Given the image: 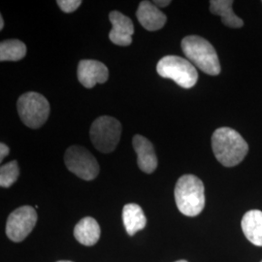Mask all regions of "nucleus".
Here are the masks:
<instances>
[{
  "label": "nucleus",
  "mask_w": 262,
  "mask_h": 262,
  "mask_svg": "<svg viewBox=\"0 0 262 262\" xmlns=\"http://www.w3.org/2000/svg\"><path fill=\"white\" fill-rule=\"evenodd\" d=\"M212 149L221 164L233 167L246 158L249 146L237 131L230 127H220L213 133Z\"/></svg>",
  "instance_id": "f257e3e1"
},
{
  "label": "nucleus",
  "mask_w": 262,
  "mask_h": 262,
  "mask_svg": "<svg viewBox=\"0 0 262 262\" xmlns=\"http://www.w3.org/2000/svg\"><path fill=\"white\" fill-rule=\"evenodd\" d=\"M174 195L179 211L187 216H196L205 207L204 184L194 175L187 174L179 179Z\"/></svg>",
  "instance_id": "f03ea898"
},
{
  "label": "nucleus",
  "mask_w": 262,
  "mask_h": 262,
  "mask_svg": "<svg viewBox=\"0 0 262 262\" xmlns=\"http://www.w3.org/2000/svg\"><path fill=\"white\" fill-rule=\"evenodd\" d=\"M182 49L192 64L208 75L216 76L221 73V63L213 45L206 39L190 35L182 41Z\"/></svg>",
  "instance_id": "7ed1b4c3"
},
{
  "label": "nucleus",
  "mask_w": 262,
  "mask_h": 262,
  "mask_svg": "<svg viewBox=\"0 0 262 262\" xmlns=\"http://www.w3.org/2000/svg\"><path fill=\"white\" fill-rule=\"evenodd\" d=\"M157 71L162 78L171 79L184 89H191L198 80L196 68L189 60L181 56L162 57L158 63Z\"/></svg>",
  "instance_id": "20e7f679"
},
{
  "label": "nucleus",
  "mask_w": 262,
  "mask_h": 262,
  "mask_svg": "<svg viewBox=\"0 0 262 262\" xmlns=\"http://www.w3.org/2000/svg\"><path fill=\"white\" fill-rule=\"evenodd\" d=\"M17 108L21 122L33 129H37L47 122L51 110L46 97L34 92L20 95Z\"/></svg>",
  "instance_id": "39448f33"
},
{
  "label": "nucleus",
  "mask_w": 262,
  "mask_h": 262,
  "mask_svg": "<svg viewBox=\"0 0 262 262\" xmlns=\"http://www.w3.org/2000/svg\"><path fill=\"white\" fill-rule=\"evenodd\" d=\"M121 122L109 116L97 118L93 122L90 130L91 140L94 148L103 154H109L115 150L121 140Z\"/></svg>",
  "instance_id": "423d86ee"
},
{
  "label": "nucleus",
  "mask_w": 262,
  "mask_h": 262,
  "mask_svg": "<svg viewBox=\"0 0 262 262\" xmlns=\"http://www.w3.org/2000/svg\"><path fill=\"white\" fill-rule=\"evenodd\" d=\"M67 169L84 181H92L99 174V164L94 156L81 146H71L66 151Z\"/></svg>",
  "instance_id": "0eeeda50"
},
{
  "label": "nucleus",
  "mask_w": 262,
  "mask_h": 262,
  "mask_svg": "<svg viewBox=\"0 0 262 262\" xmlns=\"http://www.w3.org/2000/svg\"><path fill=\"white\" fill-rule=\"evenodd\" d=\"M37 223V213L31 206L19 207L12 212L6 224V235L11 241H24Z\"/></svg>",
  "instance_id": "6e6552de"
},
{
  "label": "nucleus",
  "mask_w": 262,
  "mask_h": 262,
  "mask_svg": "<svg viewBox=\"0 0 262 262\" xmlns=\"http://www.w3.org/2000/svg\"><path fill=\"white\" fill-rule=\"evenodd\" d=\"M78 80L86 89H93L96 84H104L109 78V70L102 62L93 59H83L77 69Z\"/></svg>",
  "instance_id": "1a4fd4ad"
},
{
  "label": "nucleus",
  "mask_w": 262,
  "mask_h": 262,
  "mask_svg": "<svg viewBox=\"0 0 262 262\" xmlns=\"http://www.w3.org/2000/svg\"><path fill=\"white\" fill-rule=\"evenodd\" d=\"M112 24V29L109 38L115 45L126 47L132 43V35L134 33V25L128 17L119 11H112L109 15Z\"/></svg>",
  "instance_id": "9d476101"
},
{
  "label": "nucleus",
  "mask_w": 262,
  "mask_h": 262,
  "mask_svg": "<svg viewBox=\"0 0 262 262\" xmlns=\"http://www.w3.org/2000/svg\"><path fill=\"white\" fill-rule=\"evenodd\" d=\"M132 145L137 154L139 168L147 174L152 173L158 167V158L154 145L146 137L138 134L133 137Z\"/></svg>",
  "instance_id": "9b49d317"
},
{
  "label": "nucleus",
  "mask_w": 262,
  "mask_h": 262,
  "mask_svg": "<svg viewBox=\"0 0 262 262\" xmlns=\"http://www.w3.org/2000/svg\"><path fill=\"white\" fill-rule=\"evenodd\" d=\"M141 26L149 31H157L166 24V16L152 2L142 1L136 12Z\"/></svg>",
  "instance_id": "f8f14e48"
},
{
  "label": "nucleus",
  "mask_w": 262,
  "mask_h": 262,
  "mask_svg": "<svg viewBox=\"0 0 262 262\" xmlns=\"http://www.w3.org/2000/svg\"><path fill=\"white\" fill-rule=\"evenodd\" d=\"M241 226L246 238L254 246L262 247V212L251 210L244 215Z\"/></svg>",
  "instance_id": "ddd939ff"
},
{
  "label": "nucleus",
  "mask_w": 262,
  "mask_h": 262,
  "mask_svg": "<svg viewBox=\"0 0 262 262\" xmlns=\"http://www.w3.org/2000/svg\"><path fill=\"white\" fill-rule=\"evenodd\" d=\"M74 237L84 246H94L100 238V226L92 216L82 219L74 228Z\"/></svg>",
  "instance_id": "4468645a"
},
{
  "label": "nucleus",
  "mask_w": 262,
  "mask_h": 262,
  "mask_svg": "<svg viewBox=\"0 0 262 262\" xmlns=\"http://www.w3.org/2000/svg\"><path fill=\"white\" fill-rule=\"evenodd\" d=\"M122 222L125 230L129 236L136 234L138 231L145 228L147 225V219L139 205L129 203L122 209Z\"/></svg>",
  "instance_id": "2eb2a0df"
},
{
  "label": "nucleus",
  "mask_w": 262,
  "mask_h": 262,
  "mask_svg": "<svg viewBox=\"0 0 262 262\" xmlns=\"http://www.w3.org/2000/svg\"><path fill=\"white\" fill-rule=\"evenodd\" d=\"M232 0H211L210 12L222 18L227 28H240L244 26L243 19L237 17L232 10Z\"/></svg>",
  "instance_id": "dca6fc26"
},
{
  "label": "nucleus",
  "mask_w": 262,
  "mask_h": 262,
  "mask_svg": "<svg viewBox=\"0 0 262 262\" xmlns=\"http://www.w3.org/2000/svg\"><path fill=\"white\" fill-rule=\"evenodd\" d=\"M27 55V46L17 39L2 41L0 44L1 61H19Z\"/></svg>",
  "instance_id": "f3484780"
},
{
  "label": "nucleus",
  "mask_w": 262,
  "mask_h": 262,
  "mask_svg": "<svg viewBox=\"0 0 262 262\" xmlns=\"http://www.w3.org/2000/svg\"><path fill=\"white\" fill-rule=\"evenodd\" d=\"M19 176V168L16 160L10 161L0 168V186L10 187L13 186Z\"/></svg>",
  "instance_id": "a211bd4d"
},
{
  "label": "nucleus",
  "mask_w": 262,
  "mask_h": 262,
  "mask_svg": "<svg viewBox=\"0 0 262 262\" xmlns=\"http://www.w3.org/2000/svg\"><path fill=\"white\" fill-rule=\"evenodd\" d=\"M56 3L62 12L72 13L81 6L82 1L81 0H57Z\"/></svg>",
  "instance_id": "6ab92c4d"
},
{
  "label": "nucleus",
  "mask_w": 262,
  "mask_h": 262,
  "mask_svg": "<svg viewBox=\"0 0 262 262\" xmlns=\"http://www.w3.org/2000/svg\"><path fill=\"white\" fill-rule=\"evenodd\" d=\"M10 150L8 146L4 143L0 144V161H2L3 159H5L8 155H9Z\"/></svg>",
  "instance_id": "aec40b11"
},
{
  "label": "nucleus",
  "mask_w": 262,
  "mask_h": 262,
  "mask_svg": "<svg viewBox=\"0 0 262 262\" xmlns=\"http://www.w3.org/2000/svg\"><path fill=\"white\" fill-rule=\"evenodd\" d=\"M152 3L157 6V7H166L168 6L169 4L171 3L170 0H156V1H152Z\"/></svg>",
  "instance_id": "412c9836"
},
{
  "label": "nucleus",
  "mask_w": 262,
  "mask_h": 262,
  "mask_svg": "<svg viewBox=\"0 0 262 262\" xmlns=\"http://www.w3.org/2000/svg\"><path fill=\"white\" fill-rule=\"evenodd\" d=\"M4 28V19L2 16H0V30H2Z\"/></svg>",
  "instance_id": "4be33fe9"
},
{
  "label": "nucleus",
  "mask_w": 262,
  "mask_h": 262,
  "mask_svg": "<svg viewBox=\"0 0 262 262\" xmlns=\"http://www.w3.org/2000/svg\"><path fill=\"white\" fill-rule=\"evenodd\" d=\"M56 262H73V261H69V260H59V261Z\"/></svg>",
  "instance_id": "5701e85b"
},
{
  "label": "nucleus",
  "mask_w": 262,
  "mask_h": 262,
  "mask_svg": "<svg viewBox=\"0 0 262 262\" xmlns=\"http://www.w3.org/2000/svg\"><path fill=\"white\" fill-rule=\"evenodd\" d=\"M175 262H187V260H184V259H181V260H178V261Z\"/></svg>",
  "instance_id": "b1692460"
},
{
  "label": "nucleus",
  "mask_w": 262,
  "mask_h": 262,
  "mask_svg": "<svg viewBox=\"0 0 262 262\" xmlns=\"http://www.w3.org/2000/svg\"><path fill=\"white\" fill-rule=\"evenodd\" d=\"M260 262H262V260H261V261H260Z\"/></svg>",
  "instance_id": "393cba45"
}]
</instances>
